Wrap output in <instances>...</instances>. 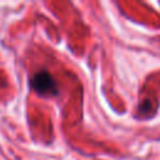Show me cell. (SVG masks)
Returning <instances> with one entry per match:
<instances>
[{"label": "cell", "instance_id": "6da1fadb", "mask_svg": "<svg viewBox=\"0 0 160 160\" xmlns=\"http://www.w3.org/2000/svg\"><path fill=\"white\" fill-rule=\"evenodd\" d=\"M31 89L41 96H54L59 94L58 84L48 70L36 71L30 79Z\"/></svg>", "mask_w": 160, "mask_h": 160}]
</instances>
